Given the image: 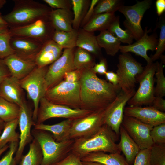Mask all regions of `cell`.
Instances as JSON below:
<instances>
[{
  "mask_svg": "<svg viewBox=\"0 0 165 165\" xmlns=\"http://www.w3.org/2000/svg\"><path fill=\"white\" fill-rule=\"evenodd\" d=\"M92 68L82 69L80 84L81 109L93 112L103 111L114 100L121 91L115 86L99 78Z\"/></svg>",
  "mask_w": 165,
  "mask_h": 165,
  "instance_id": "1",
  "label": "cell"
},
{
  "mask_svg": "<svg viewBox=\"0 0 165 165\" xmlns=\"http://www.w3.org/2000/svg\"><path fill=\"white\" fill-rule=\"evenodd\" d=\"M119 137L110 127L104 124L94 134L74 140L71 152L81 158L98 151L120 153L121 151L116 143Z\"/></svg>",
  "mask_w": 165,
  "mask_h": 165,
  "instance_id": "2",
  "label": "cell"
},
{
  "mask_svg": "<svg viewBox=\"0 0 165 165\" xmlns=\"http://www.w3.org/2000/svg\"><path fill=\"white\" fill-rule=\"evenodd\" d=\"M12 10L2 16L9 28L23 26L49 17L52 9L33 0H14Z\"/></svg>",
  "mask_w": 165,
  "mask_h": 165,
  "instance_id": "3",
  "label": "cell"
},
{
  "mask_svg": "<svg viewBox=\"0 0 165 165\" xmlns=\"http://www.w3.org/2000/svg\"><path fill=\"white\" fill-rule=\"evenodd\" d=\"M31 133L42 150L43 159L41 165H53L63 159L72 151L74 140L57 142L52 135L47 131L34 128Z\"/></svg>",
  "mask_w": 165,
  "mask_h": 165,
  "instance_id": "4",
  "label": "cell"
},
{
  "mask_svg": "<svg viewBox=\"0 0 165 165\" xmlns=\"http://www.w3.org/2000/svg\"><path fill=\"white\" fill-rule=\"evenodd\" d=\"M48 67L37 66L25 78L20 80L22 89L32 101L34 106L33 119L36 123L41 99L44 97L48 90L45 75Z\"/></svg>",
  "mask_w": 165,
  "mask_h": 165,
  "instance_id": "5",
  "label": "cell"
},
{
  "mask_svg": "<svg viewBox=\"0 0 165 165\" xmlns=\"http://www.w3.org/2000/svg\"><path fill=\"white\" fill-rule=\"evenodd\" d=\"M80 89V81L71 83L64 80L49 89L44 97L53 104L81 109Z\"/></svg>",
  "mask_w": 165,
  "mask_h": 165,
  "instance_id": "6",
  "label": "cell"
},
{
  "mask_svg": "<svg viewBox=\"0 0 165 165\" xmlns=\"http://www.w3.org/2000/svg\"><path fill=\"white\" fill-rule=\"evenodd\" d=\"M157 67V62L147 64L141 73L136 77L139 86L137 91L127 104L129 106H141L152 104L155 97L154 76Z\"/></svg>",
  "mask_w": 165,
  "mask_h": 165,
  "instance_id": "7",
  "label": "cell"
},
{
  "mask_svg": "<svg viewBox=\"0 0 165 165\" xmlns=\"http://www.w3.org/2000/svg\"><path fill=\"white\" fill-rule=\"evenodd\" d=\"M118 60L116 73L121 90L127 92L135 90L136 76L142 72L144 68L129 53H122Z\"/></svg>",
  "mask_w": 165,
  "mask_h": 165,
  "instance_id": "8",
  "label": "cell"
},
{
  "mask_svg": "<svg viewBox=\"0 0 165 165\" xmlns=\"http://www.w3.org/2000/svg\"><path fill=\"white\" fill-rule=\"evenodd\" d=\"M94 112L82 109H73L67 106L52 103L45 97L40 101L36 124L43 123L51 118H63L74 120Z\"/></svg>",
  "mask_w": 165,
  "mask_h": 165,
  "instance_id": "9",
  "label": "cell"
},
{
  "mask_svg": "<svg viewBox=\"0 0 165 165\" xmlns=\"http://www.w3.org/2000/svg\"><path fill=\"white\" fill-rule=\"evenodd\" d=\"M152 2L151 0L138 1L133 6L122 5L118 10L126 18L123 22L124 26L136 41L144 33L141 21L145 12L150 7Z\"/></svg>",
  "mask_w": 165,
  "mask_h": 165,
  "instance_id": "10",
  "label": "cell"
},
{
  "mask_svg": "<svg viewBox=\"0 0 165 165\" xmlns=\"http://www.w3.org/2000/svg\"><path fill=\"white\" fill-rule=\"evenodd\" d=\"M55 31L49 16L39 19L27 25L9 28L11 36L28 37L37 40L43 44L52 40Z\"/></svg>",
  "mask_w": 165,
  "mask_h": 165,
  "instance_id": "11",
  "label": "cell"
},
{
  "mask_svg": "<svg viewBox=\"0 0 165 165\" xmlns=\"http://www.w3.org/2000/svg\"><path fill=\"white\" fill-rule=\"evenodd\" d=\"M105 110L94 112L72 122L70 138L73 140L90 136L96 133L104 124Z\"/></svg>",
  "mask_w": 165,
  "mask_h": 165,
  "instance_id": "12",
  "label": "cell"
},
{
  "mask_svg": "<svg viewBox=\"0 0 165 165\" xmlns=\"http://www.w3.org/2000/svg\"><path fill=\"white\" fill-rule=\"evenodd\" d=\"M135 92V90L127 92L121 90L114 100L105 110L104 124L110 127L118 136L125 105Z\"/></svg>",
  "mask_w": 165,
  "mask_h": 165,
  "instance_id": "13",
  "label": "cell"
},
{
  "mask_svg": "<svg viewBox=\"0 0 165 165\" xmlns=\"http://www.w3.org/2000/svg\"><path fill=\"white\" fill-rule=\"evenodd\" d=\"M75 48L64 49L61 56L48 67L45 75L48 90L61 81L66 72L76 69L74 64Z\"/></svg>",
  "mask_w": 165,
  "mask_h": 165,
  "instance_id": "14",
  "label": "cell"
},
{
  "mask_svg": "<svg viewBox=\"0 0 165 165\" xmlns=\"http://www.w3.org/2000/svg\"><path fill=\"white\" fill-rule=\"evenodd\" d=\"M121 125L140 150L150 148L154 144L150 135V132L153 126L125 115H124Z\"/></svg>",
  "mask_w": 165,
  "mask_h": 165,
  "instance_id": "15",
  "label": "cell"
},
{
  "mask_svg": "<svg viewBox=\"0 0 165 165\" xmlns=\"http://www.w3.org/2000/svg\"><path fill=\"white\" fill-rule=\"evenodd\" d=\"M18 119L20 131L19 141L14 157L16 163L20 162L26 145L33 139L31 128L35 123L33 119V113L24 101L20 106Z\"/></svg>",
  "mask_w": 165,
  "mask_h": 165,
  "instance_id": "16",
  "label": "cell"
},
{
  "mask_svg": "<svg viewBox=\"0 0 165 165\" xmlns=\"http://www.w3.org/2000/svg\"><path fill=\"white\" fill-rule=\"evenodd\" d=\"M151 29H148L146 27L144 30L142 36L134 43L127 45H121L119 50L122 53L132 52L144 58L147 64L152 62L150 57L147 55L148 51H156L158 39L156 33H153L150 35L148 33Z\"/></svg>",
  "mask_w": 165,
  "mask_h": 165,
  "instance_id": "17",
  "label": "cell"
},
{
  "mask_svg": "<svg viewBox=\"0 0 165 165\" xmlns=\"http://www.w3.org/2000/svg\"><path fill=\"white\" fill-rule=\"evenodd\" d=\"M124 114L153 126L165 123V112L152 106L145 107L129 106L125 108Z\"/></svg>",
  "mask_w": 165,
  "mask_h": 165,
  "instance_id": "18",
  "label": "cell"
},
{
  "mask_svg": "<svg viewBox=\"0 0 165 165\" xmlns=\"http://www.w3.org/2000/svg\"><path fill=\"white\" fill-rule=\"evenodd\" d=\"M10 75L21 80L37 66L35 59L25 58L15 53L3 59Z\"/></svg>",
  "mask_w": 165,
  "mask_h": 165,
  "instance_id": "19",
  "label": "cell"
},
{
  "mask_svg": "<svg viewBox=\"0 0 165 165\" xmlns=\"http://www.w3.org/2000/svg\"><path fill=\"white\" fill-rule=\"evenodd\" d=\"M10 43L15 54L34 59L43 44L31 38L18 36H11Z\"/></svg>",
  "mask_w": 165,
  "mask_h": 165,
  "instance_id": "20",
  "label": "cell"
},
{
  "mask_svg": "<svg viewBox=\"0 0 165 165\" xmlns=\"http://www.w3.org/2000/svg\"><path fill=\"white\" fill-rule=\"evenodd\" d=\"M22 89L20 80L10 75L0 84V97L20 107L24 101Z\"/></svg>",
  "mask_w": 165,
  "mask_h": 165,
  "instance_id": "21",
  "label": "cell"
},
{
  "mask_svg": "<svg viewBox=\"0 0 165 165\" xmlns=\"http://www.w3.org/2000/svg\"><path fill=\"white\" fill-rule=\"evenodd\" d=\"M63 49L53 40L46 42L35 57L37 66L42 67L51 64L61 56Z\"/></svg>",
  "mask_w": 165,
  "mask_h": 165,
  "instance_id": "22",
  "label": "cell"
},
{
  "mask_svg": "<svg viewBox=\"0 0 165 165\" xmlns=\"http://www.w3.org/2000/svg\"><path fill=\"white\" fill-rule=\"evenodd\" d=\"M73 120L67 119L59 123L53 125L36 124L34 125V128L50 132L52 133L53 138L57 142L65 141L69 139L70 133Z\"/></svg>",
  "mask_w": 165,
  "mask_h": 165,
  "instance_id": "23",
  "label": "cell"
},
{
  "mask_svg": "<svg viewBox=\"0 0 165 165\" xmlns=\"http://www.w3.org/2000/svg\"><path fill=\"white\" fill-rule=\"evenodd\" d=\"M73 14L71 9H52L49 19L55 31H68L72 30Z\"/></svg>",
  "mask_w": 165,
  "mask_h": 165,
  "instance_id": "24",
  "label": "cell"
},
{
  "mask_svg": "<svg viewBox=\"0 0 165 165\" xmlns=\"http://www.w3.org/2000/svg\"><path fill=\"white\" fill-rule=\"evenodd\" d=\"M81 159L82 161L96 162L103 165H130L119 153L96 152L87 154Z\"/></svg>",
  "mask_w": 165,
  "mask_h": 165,
  "instance_id": "25",
  "label": "cell"
},
{
  "mask_svg": "<svg viewBox=\"0 0 165 165\" xmlns=\"http://www.w3.org/2000/svg\"><path fill=\"white\" fill-rule=\"evenodd\" d=\"M120 141L118 144L121 151L130 165L134 163L137 155L140 150L138 146L121 125L119 129Z\"/></svg>",
  "mask_w": 165,
  "mask_h": 165,
  "instance_id": "26",
  "label": "cell"
},
{
  "mask_svg": "<svg viewBox=\"0 0 165 165\" xmlns=\"http://www.w3.org/2000/svg\"><path fill=\"white\" fill-rule=\"evenodd\" d=\"M76 47L83 49L97 57H100L101 55V48L94 32L87 31L82 28L78 30Z\"/></svg>",
  "mask_w": 165,
  "mask_h": 165,
  "instance_id": "27",
  "label": "cell"
},
{
  "mask_svg": "<svg viewBox=\"0 0 165 165\" xmlns=\"http://www.w3.org/2000/svg\"><path fill=\"white\" fill-rule=\"evenodd\" d=\"M116 16L114 13H106L94 15L82 28L92 32L108 30Z\"/></svg>",
  "mask_w": 165,
  "mask_h": 165,
  "instance_id": "28",
  "label": "cell"
},
{
  "mask_svg": "<svg viewBox=\"0 0 165 165\" xmlns=\"http://www.w3.org/2000/svg\"><path fill=\"white\" fill-rule=\"evenodd\" d=\"M96 38L99 46L105 49L107 54L113 56L119 50L121 42L108 30L101 31Z\"/></svg>",
  "mask_w": 165,
  "mask_h": 165,
  "instance_id": "29",
  "label": "cell"
},
{
  "mask_svg": "<svg viewBox=\"0 0 165 165\" xmlns=\"http://www.w3.org/2000/svg\"><path fill=\"white\" fill-rule=\"evenodd\" d=\"M43 155L40 146L35 138L29 144L28 153L22 156L19 165H41Z\"/></svg>",
  "mask_w": 165,
  "mask_h": 165,
  "instance_id": "30",
  "label": "cell"
},
{
  "mask_svg": "<svg viewBox=\"0 0 165 165\" xmlns=\"http://www.w3.org/2000/svg\"><path fill=\"white\" fill-rule=\"evenodd\" d=\"M78 30L73 29L68 31H55L52 39L64 49L74 48L76 47Z\"/></svg>",
  "mask_w": 165,
  "mask_h": 165,
  "instance_id": "31",
  "label": "cell"
},
{
  "mask_svg": "<svg viewBox=\"0 0 165 165\" xmlns=\"http://www.w3.org/2000/svg\"><path fill=\"white\" fill-rule=\"evenodd\" d=\"M18 125V119L6 122L3 130L0 135V148L8 143L19 141V134L16 130Z\"/></svg>",
  "mask_w": 165,
  "mask_h": 165,
  "instance_id": "32",
  "label": "cell"
},
{
  "mask_svg": "<svg viewBox=\"0 0 165 165\" xmlns=\"http://www.w3.org/2000/svg\"><path fill=\"white\" fill-rule=\"evenodd\" d=\"M73 18L72 28L78 30L81 23L89 8L91 1L89 0H72Z\"/></svg>",
  "mask_w": 165,
  "mask_h": 165,
  "instance_id": "33",
  "label": "cell"
},
{
  "mask_svg": "<svg viewBox=\"0 0 165 165\" xmlns=\"http://www.w3.org/2000/svg\"><path fill=\"white\" fill-rule=\"evenodd\" d=\"M92 54L80 48L77 47L75 49L73 63L75 69L81 70L92 68L96 64Z\"/></svg>",
  "mask_w": 165,
  "mask_h": 165,
  "instance_id": "34",
  "label": "cell"
},
{
  "mask_svg": "<svg viewBox=\"0 0 165 165\" xmlns=\"http://www.w3.org/2000/svg\"><path fill=\"white\" fill-rule=\"evenodd\" d=\"M20 107L0 97V119L7 122L18 118Z\"/></svg>",
  "mask_w": 165,
  "mask_h": 165,
  "instance_id": "35",
  "label": "cell"
},
{
  "mask_svg": "<svg viewBox=\"0 0 165 165\" xmlns=\"http://www.w3.org/2000/svg\"><path fill=\"white\" fill-rule=\"evenodd\" d=\"M108 30L116 36L121 43L128 45L133 43L134 39L131 34L126 29L123 30L120 27L119 16H116Z\"/></svg>",
  "mask_w": 165,
  "mask_h": 165,
  "instance_id": "36",
  "label": "cell"
},
{
  "mask_svg": "<svg viewBox=\"0 0 165 165\" xmlns=\"http://www.w3.org/2000/svg\"><path fill=\"white\" fill-rule=\"evenodd\" d=\"M123 5L120 0H99L94 9V15L106 13H114Z\"/></svg>",
  "mask_w": 165,
  "mask_h": 165,
  "instance_id": "37",
  "label": "cell"
},
{
  "mask_svg": "<svg viewBox=\"0 0 165 165\" xmlns=\"http://www.w3.org/2000/svg\"><path fill=\"white\" fill-rule=\"evenodd\" d=\"M162 61L157 62V67L155 75L156 85L154 88L155 96L163 97L165 96V77L163 68L164 65Z\"/></svg>",
  "mask_w": 165,
  "mask_h": 165,
  "instance_id": "38",
  "label": "cell"
},
{
  "mask_svg": "<svg viewBox=\"0 0 165 165\" xmlns=\"http://www.w3.org/2000/svg\"><path fill=\"white\" fill-rule=\"evenodd\" d=\"M151 165H165V144H153L150 147Z\"/></svg>",
  "mask_w": 165,
  "mask_h": 165,
  "instance_id": "39",
  "label": "cell"
},
{
  "mask_svg": "<svg viewBox=\"0 0 165 165\" xmlns=\"http://www.w3.org/2000/svg\"><path fill=\"white\" fill-rule=\"evenodd\" d=\"M158 26L160 30L156 51L153 55L150 57L152 62L160 58L165 50V20L163 17L161 19Z\"/></svg>",
  "mask_w": 165,
  "mask_h": 165,
  "instance_id": "40",
  "label": "cell"
},
{
  "mask_svg": "<svg viewBox=\"0 0 165 165\" xmlns=\"http://www.w3.org/2000/svg\"><path fill=\"white\" fill-rule=\"evenodd\" d=\"M11 35L9 31L0 34V58L3 59L14 53L10 43Z\"/></svg>",
  "mask_w": 165,
  "mask_h": 165,
  "instance_id": "41",
  "label": "cell"
},
{
  "mask_svg": "<svg viewBox=\"0 0 165 165\" xmlns=\"http://www.w3.org/2000/svg\"><path fill=\"white\" fill-rule=\"evenodd\" d=\"M150 135L154 144H165V123L153 126Z\"/></svg>",
  "mask_w": 165,
  "mask_h": 165,
  "instance_id": "42",
  "label": "cell"
},
{
  "mask_svg": "<svg viewBox=\"0 0 165 165\" xmlns=\"http://www.w3.org/2000/svg\"><path fill=\"white\" fill-rule=\"evenodd\" d=\"M19 142L10 143L9 150L6 154L0 160V165H16L17 164L13 157L18 148Z\"/></svg>",
  "mask_w": 165,
  "mask_h": 165,
  "instance_id": "43",
  "label": "cell"
},
{
  "mask_svg": "<svg viewBox=\"0 0 165 165\" xmlns=\"http://www.w3.org/2000/svg\"><path fill=\"white\" fill-rule=\"evenodd\" d=\"M150 148L140 150L135 157L133 165H151Z\"/></svg>",
  "mask_w": 165,
  "mask_h": 165,
  "instance_id": "44",
  "label": "cell"
},
{
  "mask_svg": "<svg viewBox=\"0 0 165 165\" xmlns=\"http://www.w3.org/2000/svg\"><path fill=\"white\" fill-rule=\"evenodd\" d=\"M78 155L71 152L63 159L53 165H83Z\"/></svg>",
  "mask_w": 165,
  "mask_h": 165,
  "instance_id": "45",
  "label": "cell"
},
{
  "mask_svg": "<svg viewBox=\"0 0 165 165\" xmlns=\"http://www.w3.org/2000/svg\"><path fill=\"white\" fill-rule=\"evenodd\" d=\"M43 1L52 9H71L72 7L71 0H43Z\"/></svg>",
  "mask_w": 165,
  "mask_h": 165,
  "instance_id": "46",
  "label": "cell"
},
{
  "mask_svg": "<svg viewBox=\"0 0 165 165\" xmlns=\"http://www.w3.org/2000/svg\"><path fill=\"white\" fill-rule=\"evenodd\" d=\"M82 69H75L65 73L64 79V81L73 83L79 81L81 78Z\"/></svg>",
  "mask_w": 165,
  "mask_h": 165,
  "instance_id": "47",
  "label": "cell"
},
{
  "mask_svg": "<svg viewBox=\"0 0 165 165\" xmlns=\"http://www.w3.org/2000/svg\"><path fill=\"white\" fill-rule=\"evenodd\" d=\"M99 0H92L91 1L89 8L81 23L80 28H82L94 15V8Z\"/></svg>",
  "mask_w": 165,
  "mask_h": 165,
  "instance_id": "48",
  "label": "cell"
},
{
  "mask_svg": "<svg viewBox=\"0 0 165 165\" xmlns=\"http://www.w3.org/2000/svg\"><path fill=\"white\" fill-rule=\"evenodd\" d=\"M93 71L96 74L105 75L107 72V64L106 60L101 58L99 63L95 64L92 68Z\"/></svg>",
  "mask_w": 165,
  "mask_h": 165,
  "instance_id": "49",
  "label": "cell"
},
{
  "mask_svg": "<svg viewBox=\"0 0 165 165\" xmlns=\"http://www.w3.org/2000/svg\"><path fill=\"white\" fill-rule=\"evenodd\" d=\"M152 104L156 109L163 112L165 111V100L163 97L155 96Z\"/></svg>",
  "mask_w": 165,
  "mask_h": 165,
  "instance_id": "50",
  "label": "cell"
},
{
  "mask_svg": "<svg viewBox=\"0 0 165 165\" xmlns=\"http://www.w3.org/2000/svg\"><path fill=\"white\" fill-rule=\"evenodd\" d=\"M10 76L9 72L3 60L0 58V84L6 78Z\"/></svg>",
  "mask_w": 165,
  "mask_h": 165,
  "instance_id": "51",
  "label": "cell"
},
{
  "mask_svg": "<svg viewBox=\"0 0 165 165\" xmlns=\"http://www.w3.org/2000/svg\"><path fill=\"white\" fill-rule=\"evenodd\" d=\"M107 81L115 86L118 85V79L116 73L112 71H107L105 75Z\"/></svg>",
  "mask_w": 165,
  "mask_h": 165,
  "instance_id": "52",
  "label": "cell"
},
{
  "mask_svg": "<svg viewBox=\"0 0 165 165\" xmlns=\"http://www.w3.org/2000/svg\"><path fill=\"white\" fill-rule=\"evenodd\" d=\"M156 7L158 16H161L165 11V0H157Z\"/></svg>",
  "mask_w": 165,
  "mask_h": 165,
  "instance_id": "53",
  "label": "cell"
},
{
  "mask_svg": "<svg viewBox=\"0 0 165 165\" xmlns=\"http://www.w3.org/2000/svg\"><path fill=\"white\" fill-rule=\"evenodd\" d=\"M9 31V28L8 25L0 24V34L8 32Z\"/></svg>",
  "mask_w": 165,
  "mask_h": 165,
  "instance_id": "54",
  "label": "cell"
},
{
  "mask_svg": "<svg viewBox=\"0 0 165 165\" xmlns=\"http://www.w3.org/2000/svg\"><path fill=\"white\" fill-rule=\"evenodd\" d=\"M82 162L83 165H103L96 162Z\"/></svg>",
  "mask_w": 165,
  "mask_h": 165,
  "instance_id": "55",
  "label": "cell"
},
{
  "mask_svg": "<svg viewBox=\"0 0 165 165\" xmlns=\"http://www.w3.org/2000/svg\"><path fill=\"white\" fill-rule=\"evenodd\" d=\"M0 24L2 25H7V23L3 19L2 15V13L0 12Z\"/></svg>",
  "mask_w": 165,
  "mask_h": 165,
  "instance_id": "56",
  "label": "cell"
},
{
  "mask_svg": "<svg viewBox=\"0 0 165 165\" xmlns=\"http://www.w3.org/2000/svg\"><path fill=\"white\" fill-rule=\"evenodd\" d=\"M9 145H6L0 148V156L1 155L6 151L8 148H9Z\"/></svg>",
  "mask_w": 165,
  "mask_h": 165,
  "instance_id": "57",
  "label": "cell"
},
{
  "mask_svg": "<svg viewBox=\"0 0 165 165\" xmlns=\"http://www.w3.org/2000/svg\"><path fill=\"white\" fill-rule=\"evenodd\" d=\"M6 0H0V9L2 8L6 2Z\"/></svg>",
  "mask_w": 165,
  "mask_h": 165,
  "instance_id": "58",
  "label": "cell"
},
{
  "mask_svg": "<svg viewBox=\"0 0 165 165\" xmlns=\"http://www.w3.org/2000/svg\"><path fill=\"white\" fill-rule=\"evenodd\" d=\"M5 122L0 119V127L2 129L3 128Z\"/></svg>",
  "mask_w": 165,
  "mask_h": 165,
  "instance_id": "59",
  "label": "cell"
},
{
  "mask_svg": "<svg viewBox=\"0 0 165 165\" xmlns=\"http://www.w3.org/2000/svg\"><path fill=\"white\" fill-rule=\"evenodd\" d=\"M2 129L0 127V135L1 134V130Z\"/></svg>",
  "mask_w": 165,
  "mask_h": 165,
  "instance_id": "60",
  "label": "cell"
}]
</instances>
